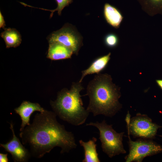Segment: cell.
Segmentation results:
<instances>
[{
	"mask_svg": "<svg viewBox=\"0 0 162 162\" xmlns=\"http://www.w3.org/2000/svg\"><path fill=\"white\" fill-rule=\"evenodd\" d=\"M54 112L45 110L37 113L32 123L20 134L23 145H28L31 154L40 158L56 147L61 153H68L77 146L75 137L57 121Z\"/></svg>",
	"mask_w": 162,
	"mask_h": 162,
	"instance_id": "cell-1",
	"label": "cell"
},
{
	"mask_svg": "<svg viewBox=\"0 0 162 162\" xmlns=\"http://www.w3.org/2000/svg\"><path fill=\"white\" fill-rule=\"evenodd\" d=\"M89 98L86 110L94 116L102 115L111 117L122 107L119 101L120 88L112 82L111 76L100 73L88 83L86 94Z\"/></svg>",
	"mask_w": 162,
	"mask_h": 162,
	"instance_id": "cell-2",
	"label": "cell"
},
{
	"mask_svg": "<svg viewBox=\"0 0 162 162\" xmlns=\"http://www.w3.org/2000/svg\"><path fill=\"white\" fill-rule=\"evenodd\" d=\"M84 89L81 82H73L70 90L63 89L56 100L51 102L54 112L60 119L76 126L85 123L89 112L83 106L80 94Z\"/></svg>",
	"mask_w": 162,
	"mask_h": 162,
	"instance_id": "cell-3",
	"label": "cell"
},
{
	"mask_svg": "<svg viewBox=\"0 0 162 162\" xmlns=\"http://www.w3.org/2000/svg\"><path fill=\"white\" fill-rule=\"evenodd\" d=\"M86 125L93 126L98 129L102 150L109 157L112 158L126 153L122 143L124 132H117L113 128L112 125L107 124L104 120L101 122H90Z\"/></svg>",
	"mask_w": 162,
	"mask_h": 162,
	"instance_id": "cell-4",
	"label": "cell"
},
{
	"mask_svg": "<svg viewBox=\"0 0 162 162\" xmlns=\"http://www.w3.org/2000/svg\"><path fill=\"white\" fill-rule=\"evenodd\" d=\"M47 39L49 43L57 42L70 49L76 55L83 45L81 35L75 28L68 23L52 33L47 37Z\"/></svg>",
	"mask_w": 162,
	"mask_h": 162,
	"instance_id": "cell-5",
	"label": "cell"
},
{
	"mask_svg": "<svg viewBox=\"0 0 162 162\" xmlns=\"http://www.w3.org/2000/svg\"><path fill=\"white\" fill-rule=\"evenodd\" d=\"M126 121L128 133L134 137L145 139L153 138L159 126L153 123L147 116L138 114L130 119L129 113Z\"/></svg>",
	"mask_w": 162,
	"mask_h": 162,
	"instance_id": "cell-6",
	"label": "cell"
},
{
	"mask_svg": "<svg viewBox=\"0 0 162 162\" xmlns=\"http://www.w3.org/2000/svg\"><path fill=\"white\" fill-rule=\"evenodd\" d=\"M129 154L125 157L126 162H141L146 157L162 152V146L148 140H131L128 133Z\"/></svg>",
	"mask_w": 162,
	"mask_h": 162,
	"instance_id": "cell-7",
	"label": "cell"
},
{
	"mask_svg": "<svg viewBox=\"0 0 162 162\" xmlns=\"http://www.w3.org/2000/svg\"><path fill=\"white\" fill-rule=\"evenodd\" d=\"M10 128L12 133V139L6 144H0V146L11 154L14 162L27 161L30 157V153L22 145L15 135L14 124L12 123H10Z\"/></svg>",
	"mask_w": 162,
	"mask_h": 162,
	"instance_id": "cell-8",
	"label": "cell"
},
{
	"mask_svg": "<svg viewBox=\"0 0 162 162\" xmlns=\"http://www.w3.org/2000/svg\"><path fill=\"white\" fill-rule=\"evenodd\" d=\"M15 112L20 116L22 124L20 131H22L27 125L30 124V118L32 114L35 111L43 112L45 110L38 104L33 103L28 101H23L20 105L15 109Z\"/></svg>",
	"mask_w": 162,
	"mask_h": 162,
	"instance_id": "cell-9",
	"label": "cell"
},
{
	"mask_svg": "<svg viewBox=\"0 0 162 162\" xmlns=\"http://www.w3.org/2000/svg\"><path fill=\"white\" fill-rule=\"evenodd\" d=\"M74 54L70 49L57 42L49 43L47 58L53 60L70 58Z\"/></svg>",
	"mask_w": 162,
	"mask_h": 162,
	"instance_id": "cell-10",
	"label": "cell"
},
{
	"mask_svg": "<svg viewBox=\"0 0 162 162\" xmlns=\"http://www.w3.org/2000/svg\"><path fill=\"white\" fill-rule=\"evenodd\" d=\"M111 55V53L110 52L95 59L87 68L82 71L81 76L79 82H82L84 77L87 75L100 73L107 67L110 59Z\"/></svg>",
	"mask_w": 162,
	"mask_h": 162,
	"instance_id": "cell-11",
	"label": "cell"
},
{
	"mask_svg": "<svg viewBox=\"0 0 162 162\" xmlns=\"http://www.w3.org/2000/svg\"><path fill=\"white\" fill-rule=\"evenodd\" d=\"M103 12L105 19L109 25L116 29L119 28L124 17L117 8L106 3L104 4Z\"/></svg>",
	"mask_w": 162,
	"mask_h": 162,
	"instance_id": "cell-12",
	"label": "cell"
},
{
	"mask_svg": "<svg viewBox=\"0 0 162 162\" xmlns=\"http://www.w3.org/2000/svg\"><path fill=\"white\" fill-rule=\"evenodd\" d=\"M97 139L93 137L88 141L85 142L82 140L79 141L80 145L82 146L84 151V158L82 162H100L98 154L97 151Z\"/></svg>",
	"mask_w": 162,
	"mask_h": 162,
	"instance_id": "cell-13",
	"label": "cell"
},
{
	"mask_svg": "<svg viewBox=\"0 0 162 162\" xmlns=\"http://www.w3.org/2000/svg\"><path fill=\"white\" fill-rule=\"evenodd\" d=\"M0 36L5 43L6 47H16L22 41L21 36L19 32L14 28H5Z\"/></svg>",
	"mask_w": 162,
	"mask_h": 162,
	"instance_id": "cell-14",
	"label": "cell"
},
{
	"mask_svg": "<svg viewBox=\"0 0 162 162\" xmlns=\"http://www.w3.org/2000/svg\"><path fill=\"white\" fill-rule=\"evenodd\" d=\"M142 9L151 16L162 15V0H137Z\"/></svg>",
	"mask_w": 162,
	"mask_h": 162,
	"instance_id": "cell-15",
	"label": "cell"
},
{
	"mask_svg": "<svg viewBox=\"0 0 162 162\" xmlns=\"http://www.w3.org/2000/svg\"><path fill=\"white\" fill-rule=\"evenodd\" d=\"M57 4V6L56 8L54 10H48L43 8H37L34 7L29 5V7L33 8H38L41 10H46L49 11L51 12V13L50 16V18H51L53 15V13L56 11H58V13L59 16H60L62 12L63 9L69 5L70 4H71L73 1V0H55Z\"/></svg>",
	"mask_w": 162,
	"mask_h": 162,
	"instance_id": "cell-16",
	"label": "cell"
},
{
	"mask_svg": "<svg viewBox=\"0 0 162 162\" xmlns=\"http://www.w3.org/2000/svg\"><path fill=\"white\" fill-rule=\"evenodd\" d=\"M104 43L107 47L110 48H114L118 44L119 39L116 34L113 33H109L105 36Z\"/></svg>",
	"mask_w": 162,
	"mask_h": 162,
	"instance_id": "cell-17",
	"label": "cell"
},
{
	"mask_svg": "<svg viewBox=\"0 0 162 162\" xmlns=\"http://www.w3.org/2000/svg\"><path fill=\"white\" fill-rule=\"evenodd\" d=\"M6 26L5 21L4 17L2 15L1 11H0V28H2L4 29L5 28Z\"/></svg>",
	"mask_w": 162,
	"mask_h": 162,
	"instance_id": "cell-18",
	"label": "cell"
},
{
	"mask_svg": "<svg viewBox=\"0 0 162 162\" xmlns=\"http://www.w3.org/2000/svg\"><path fill=\"white\" fill-rule=\"evenodd\" d=\"M8 154L0 153V162H8V160L7 157Z\"/></svg>",
	"mask_w": 162,
	"mask_h": 162,
	"instance_id": "cell-19",
	"label": "cell"
},
{
	"mask_svg": "<svg viewBox=\"0 0 162 162\" xmlns=\"http://www.w3.org/2000/svg\"><path fill=\"white\" fill-rule=\"evenodd\" d=\"M156 82L158 86L162 90V80H157Z\"/></svg>",
	"mask_w": 162,
	"mask_h": 162,
	"instance_id": "cell-20",
	"label": "cell"
}]
</instances>
